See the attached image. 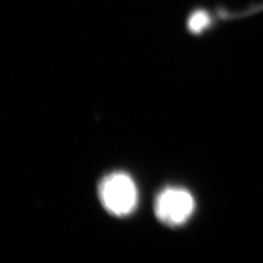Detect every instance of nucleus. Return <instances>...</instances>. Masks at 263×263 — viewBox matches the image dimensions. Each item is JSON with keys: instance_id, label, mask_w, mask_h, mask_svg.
<instances>
[{"instance_id": "obj_1", "label": "nucleus", "mask_w": 263, "mask_h": 263, "mask_svg": "<svg viewBox=\"0 0 263 263\" xmlns=\"http://www.w3.org/2000/svg\"><path fill=\"white\" fill-rule=\"evenodd\" d=\"M98 191L104 209L114 216H127L137 205L138 193L135 182L123 172L105 176L99 183Z\"/></svg>"}, {"instance_id": "obj_2", "label": "nucleus", "mask_w": 263, "mask_h": 263, "mask_svg": "<svg viewBox=\"0 0 263 263\" xmlns=\"http://www.w3.org/2000/svg\"><path fill=\"white\" fill-rule=\"evenodd\" d=\"M195 203L191 193L182 187H167L155 203L158 219L168 226H180L192 216Z\"/></svg>"}]
</instances>
